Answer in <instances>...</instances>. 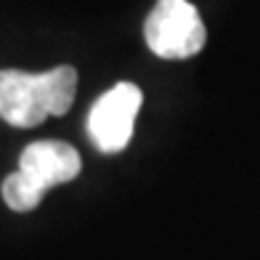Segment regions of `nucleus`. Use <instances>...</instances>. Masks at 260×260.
<instances>
[{
	"label": "nucleus",
	"mask_w": 260,
	"mask_h": 260,
	"mask_svg": "<svg viewBox=\"0 0 260 260\" xmlns=\"http://www.w3.org/2000/svg\"><path fill=\"white\" fill-rule=\"evenodd\" d=\"M144 38L159 58H191L205 48L207 29L188 0H157L144 24Z\"/></svg>",
	"instance_id": "obj_3"
},
{
	"label": "nucleus",
	"mask_w": 260,
	"mask_h": 260,
	"mask_svg": "<svg viewBox=\"0 0 260 260\" xmlns=\"http://www.w3.org/2000/svg\"><path fill=\"white\" fill-rule=\"evenodd\" d=\"M82 170V162L75 146L64 141H35L19 159V170L3 181V199L11 210H35L48 188L75 181Z\"/></svg>",
	"instance_id": "obj_2"
},
{
	"label": "nucleus",
	"mask_w": 260,
	"mask_h": 260,
	"mask_svg": "<svg viewBox=\"0 0 260 260\" xmlns=\"http://www.w3.org/2000/svg\"><path fill=\"white\" fill-rule=\"evenodd\" d=\"M75 90L77 72L72 67H56L40 75L0 69V117L16 127H35L51 114H67Z\"/></svg>",
	"instance_id": "obj_1"
},
{
	"label": "nucleus",
	"mask_w": 260,
	"mask_h": 260,
	"mask_svg": "<svg viewBox=\"0 0 260 260\" xmlns=\"http://www.w3.org/2000/svg\"><path fill=\"white\" fill-rule=\"evenodd\" d=\"M141 101H144V93L133 82H117L112 90L99 96L88 114V136L93 146L104 154L122 151L133 138V125Z\"/></svg>",
	"instance_id": "obj_4"
}]
</instances>
